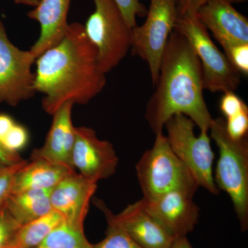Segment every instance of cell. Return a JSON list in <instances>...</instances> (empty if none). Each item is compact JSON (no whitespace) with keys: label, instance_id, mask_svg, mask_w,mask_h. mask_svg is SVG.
<instances>
[{"label":"cell","instance_id":"8fae6325","mask_svg":"<svg viewBox=\"0 0 248 248\" xmlns=\"http://www.w3.org/2000/svg\"><path fill=\"white\" fill-rule=\"evenodd\" d=\"M194 195L186 191L176 190L150 202L144 200L148 213L177 237L187 236L198 223L200 210L193 201Z\"/></svg>","mask_w":248,"mask_h":248},{"label":"cell","instance_id":"5bb4252c","mask_svg":"<svg viewBox=\"0 0 248 248\" xmlns=\"http://www.w3.org/2000/svg\"><path fill=\"white\" fill-rule=\"evenodd\" d=\"M110 216L142 248H170L174 236L147 210L144 199L130 204L118 215Z\"/></svg>","mask_w":248,"mask_h":248},{"label":"cell","instance_id":"f546056e","mask_svg":"<svg viewBox=\"0 0 248 248\" xmlns=\"http://www.w3.org/2000/svg\"><path fill=\"white\" fill-rule=\"evenodd\" d=\"M22 160L19 155L10 153L0 144V166L16 164Z\"/></svg>","mask_w":248,"mask_h":248},{"label":"cell","instance_id":"1f68e13d","mask_svg":"<svg viewBox=\"0 0 248 248\" xmlns=\"http://www.w3.org/2000/svg\"><path fill=\"white\" fill-rule=\"evenodd\" d=\"M170 248H193L186 236H177L174 238Z\"/></svg>","mask_w":248,"mask_h":248},{"label":"cell","instance_id":"d4e9b609","mask_svg":"<svg viewBox=\"0 0 248 248\" xmlns=\"http://www.w3.org/2000/svg\"><path fill=\"white\" fill-rule=\"evenodd\" d=\"M123 14L129 27H137V17L146 16L148 10L140 0H114Z\"/></svg>","mask_w":248,"mask_h":248},{"label":"cell","instance_id":"7a4b0ae2","mask_svg":"<svg viewBox=\"0 0 248 248\" xmlns=\"http://www.w3.org/2000/svg\"><path fill=\"white\" fill-rule=\"evenodd\" d=\"M155 90L147 103L145 118L155 135L175 115L190 118L200 132L209 133L213 118L203 96L202 66L186 37L174 30L160 63Z\"/></svg>","mask_w":248,"mask_h":248},{"label":"cell","instance_id":"6da1fadb","mask_svg":"<svg viewBox=\"0 0 248 248\" xmlns=\"http://www.w3.org/2000/svg\"><path fill=\"white\" fill-rule=\"evenodd\" d=\"M35 62L34 90L44 94L42 107L50 115L66 103L88 104L107 84L97 49L79 23L69 24L60 42Z\"/></svg>","mask_w":248,"mask_h":248},{"label":"cell","instance_id":"f1b7e54d","mask_svg":"<svg viewBox=\"0 0 248 248\" xmlns=\"http://www.w3.org/2000/svg\"><path fill=\"white\" fill-rule=\"evenodd\" d=\"M209 0H178V17L186 15H196L197 11L206 4Z\"/></svg>","mask_w":248,"mask_h":248},{"label":"cell","instance_id":"d6a6232c","mask_svg":"<svg viewBox=\"0 0 248 248\" xmlns=\"http://www.w3.org/2000/svg\"><path fill=\"white\" fill-rule=\"evenodd\" d=\"M14 1L17 4L27 5V6H34V7H35L39 3L37 0H14Z\"/></svg>","mask_w":248,"mask_h":248},{"label":"cell","instance_id":"4316f807","mask_svg":"<svg viewBox=\"0 0 248 248\" xmlns=\"http://www.w3.org/2000/svg\"><path fill=\"white\" fill-rule=\"evenodd\" d=\"M21 225L6 208L0 210V248H6Z\"/></svg>","mask_w":248,"mask_h":248},{"label":"cell","instance_id":"cb8c5ba5","mask_svg":"<svg viewBox=\"0 0 248 248\" xmlns=\"http://www.w3.org/2000/svg\"><path fill=\"white\" fill-rule=\"evenodd\" d=\"M228 61L240 74H248V44H237L223 48Z\"/></svg>","mask_w":248,"mask_h":248},{"label":"cell","instance_id":"484cf974","mask_svg":"<svg viewBox=\"0 0 248 248\" xmlns=\"http://www.w3.org/2000/svg\"><path fill=\"white\" fill-rule=\"evenodd\" d=\"M226 129L227 133L233 140H241L248 137V106L236 115L226 119Z\"/></svg>","mask_w":248,"mask_h":248},{"label":"cell","instance_id":"836d02e7","mask_svg":"<svg viewBox=\"0 0 248 248\" xmlns=\"http://www.w3.org/2000/svg\"><path fill=\"white\" fill-rule=\"evenodd\" d=\"M228 2L231 3V4H239V3L245 2L247 0H226Z\"/></svg>","mask_w":248,"mask_h":248},{"label":"cell","instance_id":"44dd1931","mask_svg":"<svg viewBox=\"0 0 248 248\" xmlns=\"http://www.w3.org/2000/svg\"><path fill=\"white\" fill-rule=\"evenodd\" d=\"M94 203L102 210L107 218L108 228L105 238L97 244H93L92 248H142L110 216V210L102 200H96Z\"/></svg>","mask_w":248,"mask_h":248},{"label":"cell","instance_id":"5b68a950","mask_svg":"<svg viewBox=\"0 0 248 248\" xmlns=\"http://www.w3.org/2000/svg\"><path fill=\"white\" fill-rule=\"evenodd\" d=\"M94 11L84 25L88 38L97 49L98 62L106 75L118 66L131 48L129 27L114 0H93Z\"/></svg>","mask_w":248,"mask_h":248},{"label":"cell","instance_id":"3957f363","mask_svg":"<svg viewBox=\"0 0 248 248\" xmlns=\"http://www.w3.org/2000/svg\"><path fill=\"white\" fill-rule=\"evenodd\" d=\"M210 139L219 151L215 169V184L231 197L240 228L248 230V139L233 140L227 133L226 120L213 119Z\"/></svg>","mask_w":248,"mask_h":248},{"label":"cell","instance_id":"603a6c76","mask_svg":"<svg viewBox=\"0 0 248 248\" xmlns=\"http://www.w3.org/2000/svg\"><path fill=\"white\" fill-rule=\"evenodd\" d=\"M29 138L27 128L20 124L16 123L1 142V145L10 153L18 154L27 146Z\"/></svg>","mask_w":248,"mask_h":248},{"label":"cell","instance_id":"ba28073f","mask_svg":"<svg viewBox=\"0 0 248 248\" xmlns=\"http://www.w3.org/2000/svg\"><path fill=\"white\" fill-rule=\"evenodd\" d=\"M178 0H150L146 19L132 29L131 48L149 67L152 82L156 84L160 63L178 19Z\"/></svg>","mask_w":248,"mask_h":248},{"label":"cell","instance_id":"83f0119b","mask_svg":"<svg viewBox=\"0 0 248 248\" xmlns=\"http://www.w3.org/2000/svg\"><path fill=\"white\" fill-rule=\"evenodd\" d=\"M246 107V103L234 92L223 93L220 100V110L226 119L236 115Z\"/></svg>","mask_w":248,"mask_h":248},{"label":"cell","instance_id":"e575fe53","mask_svg":"<svg viewBox=\"0 0 248 248\" xmlns=\"http://www.w3.org/2000/svg\"><path fill=\"white\" fill-rule=\"evenodd\" d=\"M37 1H40V0H37Z\"/></svg>","mask_w":248,"mask_h":248},{"label":"cell","instance_id":"4dcf8cb0","mask_svg":"<svg viewBox=\"0 0 248 248\" xmlns=\"http://www.w3.org/2000/svg\"><path fill=\"white\" fill-rule=\"evenodd\" d=\"M16 123L14 119L9 115L0 114V144Z\"/></svg>","mask_w":248,"mask_h":248},{"label":"cell","instance_id":"ac0fdd59","mask_svg":"<svg viewBox=\"0 0 248 248\" xmlns=\"http://www.w3.org/2000/svg\"><path fill=\"white\" fill-rule=\"evenodd\" d=\"M51 190H30L11 194L5 208L22 226L53 211L50 200Z\"/></svg>","mask_w":248,"mask_h":248},{"label":"cell","instance_id":"30bf717a","mask_svg":"<svg viewBox=\"0 0 248 248\" xmlns=\"http://www.w3.org/2000/svg\"><path fill=\"white\" fill-rule=\"evenodd\" d=\"M119 158L113 145L100 140L93 128L76 127V140L72 153V166L79 174L97 183L113 175Z\"/></svg>","mask_w":248,"mask_h":248},{"label":"cell","instance_id":"4fadbf2b","mask_svg":"<svg viewBox=\"0 0 248 248\" xmlns=\"http://www.w3.org/2000/svg\"><path fill=\"white\" fill-rule=\"evenodd\" d=\"M196 15L222 48L248 44V18L226 0H209Z\"/></svg>","mask_w":248,"mask_h":248},{"label":"cell","instance_id":"ffe728a7","mask_svg":"<svg viewBox=\"0 0 248 248\" xmlns=\"http://www.w3.org/2000/svg\"><path fill=\"white\" fill-rule=\"evenodd\" d=\"M86 239L84 229L63 220L55 227L35 248H92Z\"/></svg>","mask_w":248,"mask_h":248},{"label":"cell","instance_id":"9a60e30c","mask_svg":"<svg viewBox=\"0 0 248 248\" xmlns=\"http://www.w3.org/2000/svg\"><path fill=\"white\" fill-rule=\"evenodd\" d=\"M73 106V103H66L53 114L45 144L32 151L31 159H43L75 170L72 166L76 140V127L72 122Z\"/></svg>","mask_w":248,"mask_h":248},{"label":"cell","instance_id":"2e32d148","mask_svg":"<svg viewBox=\"0 0 248 248\" xmlns=\"http://www.w3.org/2000/svg\"><path fill=\"white\" fill-rule=\"evenodd\" d=\"M71 0H40L29 17L40 25V35L30 51L37 59L46 50L58 45L66 35L69 24L67 22Z\"/></svg>","mask_w":248,"mask_h":248},{"label":"cell","instance_id":"d6986e66","mask_svg":"<svg viewBox=\"0 0 248 248\" xmlns=\"http://www.w3.org/2000/svg\"><path fill=\"white\" fill-rule=\"evenodd\" d=\"M63 220L60 214L53 210L45 216L22 225L6 248H37Z\"/></svg>","mask_w":248,"mask_h":248},{"label":"cell","instance_id":"e0dca14e","mask_svg":"<svg viewBox=\"0 0 248 248\" xmlns=\"http://www.w3.org/2000/svg\"><path fill=\"white\" fill-rule=\"evenodd\" d=\"M75 170L43 159H31L18 171L13 193L30 190L52 189Z\"/></svg>","mask_w":248,"mask_h":248},{"label":"cell","instance_id":"9c48e42d","mask_svg":"<svg viewBox=\"0 0 248 248\" xmlns=\"http://www.w3.org/2000/svg\"><path fill=\"white\" fill-rule=\"evenodd\" d=\"M36 58L10 41L0 19V103L17 106L35 94L32 66Z\"/></svg>","mask_w":248,"mask_h":248},{"label":"cell","instance_id":"52a82bcc","mask_svg":"<svg viewBox=\"0 0 248 248\" xmlns=\"http://www.w3.org/2000/svg\"><path fill=\"white\" fill-rule=\"evenodd\" d=\"M195 127L190 118L178 114L166 122L164 128L173 153L190 170L199 187L213 195H218L220 190L214 180L215 153L211 139L205 132H200V135L196 136Z\"/></svg>","mask_w":248,"mask_h":248},{"label":"cell","instance_id":"8992f818","mask_svg":"<svg viewBox=\"0 0 248 248\" xmlns=\"http://www.w3.org/2000/svg\"><path fill=\"white\" fill-rule=\"evenodd\" d=\"M174 30L186 37L200 60L204 90L212 93L235 92L241 84V74L233 68L225 53L217 48L208 31L197 15L178 17Z\"/></svg>","mask_w":248,"mask_h":248},{"label":"cell","instance_id":"7c38bea8","mask_svg":"<svg viewBox=\"0 0 248 248\" xmlns=\"http://www.w3.org/2000/svg\"><path fill=\"white\" fill-rule=\"evenodd\" d=\"M93 182L75 172L57 184L50 192L52 209L65 221L84 229L85 218L89 213L90 202L97 190Z\"/></svg>","mask_w":248,"mask_h":248},{"label":"cell","instance_id":"277c9868","mask_svg":"<svg viewBox=\"0 0 248 248\" xmlns=\"http://www.w3.org/2000/svg\"><path fill=\"white\" fill-rule=\"evenodd\" d=\"M155 136L153 147L143 153L136 165L143 198L150 202L176 190L195 195L200 187L190 170L173 153L166 135Z\"/></svg>","mask_w":248,"mask_h":248},{"label":"cell","instance_id":"7402d4cb","mask_svg":"<svg viewBox=\"0 0 248 248\" xmlns=\"http://www.w3.org/2000/svg\"><path fill=\"white\" fill-rule=\"evenodd\" d=\"M27 163L22 159L16 164L0 166V210L4 208L12 194L16 174Z\"/></svg>","mask_w":248,"mask_h":248}]
</instances>
